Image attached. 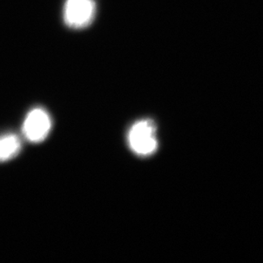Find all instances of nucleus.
I'll use <instances>...</instances> for the list:
<instances>
[{
	"instance_id": "4",
	"label": "nucleus",
	"mask_w": 263,
	"mask_h": 263,
	"mask_svg": "<svg viewBox=\"0 0 263 263\" xmlns=\"http://www.w3.org/2000/svg\"><path fill=\"white\" fill-rule=\"evenodd\" d=\"M22 148V142L15 134H8L0 137V162L15 158Z\"/></svg>"
},
{
	"instance_id": "3",
	"label": "nucleus",
	"mask_w": 263,
	"mask_h": 263,
	"mask_svg": "<svg viewBox=\"0 0 263 263\" xmlns=\"http://www.w3.org/2000/svg\"><path fill=\"white\" fill-rule=\"evenodd\" d=\"M50 129L51 119L41 107H36L30 111L23 126V135L33 143L43 142L48 137Z\"/></svg>"
},
{
	"instance_id": "2",
	"label": "nucleus",
	"mask_w": 263,
	"mask_h": 263,
	"mask_svg": "<svg viewBox=\"0 0 263 263\" xmlns=\"http://www.w3.org/2000/svg\"><path fill=\"white\" fill-rule=\"evenodd\" d=\"M96 14L94 0H66L63 8V20L67 27L74 29L86 28Z\"/></svg>"
},
{
	"instance_id": "1",
	"label": "nucleus",
	"mask_w": 263,
	"mask_h": 263,
	"mask_svg": "<svg viewBox=\"0 0 263 263\" xmlns=\"http://www.w3.org/2000/svg\"><path fill=\"white\" fill-rule=\"evenodd\" d=\"M128 140L130 148L141 156H148L158 148L156 125L150 119L135 123L129 129Z\"/></svg>"
}]
</instances>
